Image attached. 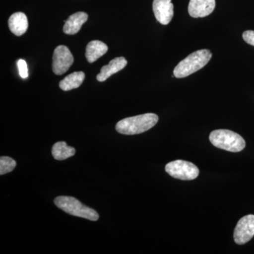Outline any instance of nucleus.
<instances>
[{"instance_id":"14","label":"nucleus","mask_w":254,"mask_h":254,"mask_svg":"<svg viewBox=\"0 0 254 254\" xmlns=\"http://www.w3.org/2000/svg\"><path fill=\"white\" fill-rule=\"evenodd\" d=\"M85 79V73L83 71H76L68 75L63 81L60 82V88L63 91H68L78 88Z\"/></svg>"},{"instance_id":"16","label":"nucleus","mask_w":254,"mask_h":254,"mask_svg":"<svg viewBox=\"0 0 254 254\" xmlns=\"http://www.w3.org/2000/svg\"><path fill=\"white\" fill-rule=\"evenodd\" d=\"M16 161L7 156H1L0 158V175L11 173L16 168Z\"/></svg>"},{"instance_id":"5","label":"nucleus","mask_w":254,"mask_h":254,"mask_svg":"<svg viewBox=\"0 0 254 254\" xmlns=\"http://www.w3.org/2000/svg\"><path fill=\"white\" fill-rule=\"evenodd\" d=\"M165 171L175 179L193 180L199 175V170L190 162L177 160L167 164Z\"/></svg>"},{"instance_id":"17","label":"nucleus","mask_w":254,"mask_h":254,"mask_svg":"<svg viewBox=\"0 0 254 254\" xmlns=\"http://www.w3.org/2000/svg\"><path fill=\"white\" fill-rule=\"evenodd\" d=\"M17 65L20 76L22 78H27L28 76V67L26 61L23 60H19L18 61Z\"/></svg>"},{"instance_id":"15","label":"nucleus","mask_w":254,"mask_h":254,"mask_svg":"<svg viewBox=\"0 0 254 254\" xmlns=\"http://www.w3.org/2000/svg\"><path fill=\"white\" fill-rule=\"evenodd\" d=\"M76 153V149L73 147L68 146L64 141L58 142L52 148V154L57 160H66L73 156Z\"/></svg>"},{"instance_id":"4","label":"nucleus","mask_w":254,"mask_h":254,"mask_svg":"<svg viewBox=\"0 0 254 254\" xmlns=\"http://www.w3.org/2000/svg\"><path fill=\"white\" fill-rule=\"evenodd\" d=\"M55 204L65 213L87 219L91 221H97L99 215L95 210L81 203L79 200L71 196H58L55 199Z\"/></svg>"},{"instance_id":"1","label":"nucleus","mask_w":254,"mask_h":254,"mask_svg":"<svg viewBox=\"0 0 254 254\" xmlns=\"http://www.w3.org/2000/svg\"><path fill=\"white\" fill-rule=\"evenodd\" d=\"M158 122V116L155 114H143L120 120L117 124L116 130L122 134H139L153 128Z\"/></svg>"},{"instance_id":"13","label":"nucleus","mask_w":254,"mask_h":254,"mask_svg":"<svg viewBox=\"0 0 254 254\" xmlns=\"http://www.w3.org/2000/svg\"><path fill=\"white\" fill-rule=\"evenodd\" d=\"M108 47L103 42L93 41L87 45L86 58L88 63H93L102 56L106 54Z\"/></svg>"},{"instance_id":"8","label":"nucleus","mask_w":254,"mask_h":254,"mask_svg":"<svg viewBox=\"0 0 254 254\" xmlns=\"http://www.w3.org/2000/svg\"><path fill=\"white\" fill-rule=\"evenodd\" d=\"M153 10L159 23L168 25L173 19L174 5L171 0H153Z\"/></svg>"},{"instance_id":"11","label":"nucleus","mask_w":254,"mask_h":254,"mask_svg":"<svg viewBox=\"0 0 254 254\" xmlns=\"http://www.w3.org/2000/svg\"><path fill=\"white\" fill-rule=\"evenodd\" d=\"M88 15L83 11H78L71 15L65 22L63 31L65 34L75 35L81 30L83 23L88 21Z\"/></svg>"},{"instance_id":"12","label":"nucleus","mask_w":254,"mask_h":254,"mask_svg":"<svg viewBox=\"0 0 254 254\" xmlns=\"http://www.w3.org/2000/svg\"><path fill=\"white\" fill-rule=\"evenodd\" d=\"M8 23H9L10 31H11V33H14L15 36H22L27 31L28 18L24 13H14L10 16Z\"/></svg>"},{"instance_id":"7","label":"nucleus","mask_w":254,"mask_h":254,"mask_svg":"<svg viewBox=\"0 0 254 254\" xmlns=\"http://www.w3.org/2000/svg\"><path fill=\"white\" fill-rule=\"evenodd\" d=\"M254 236V215H248L241 218L234 232V240L239 245H245Z\"/></svg>"},{"instance_id":"6","label":"nucleus","mask_w":254,"mask_h":254,"mask_svg":"<svg viewBox=\"0 0 254 254\" xmlns=\"http://www.w3.org/2000/svg\"><path fill=\"white\" fill-rule=\"evenodd\" d=\"M73 63L71 51L65 46L55 48L53 57V71L56 75H63L69 69Z\"/></svg>"},{"instance_id":"3","label":"nucleus","mask_w":254,"mask_h":254,"mask_svg":"<svg viewBox=\"0 0 254 254\" xmlns=\"http://www.w3.org/2000/svg\"><path fill=\"white\" fill-rule=\"evenodd\" d=\"M209 139L214 146L233 153L242 151L246 146L245 139L230 130H215L210 133Z\"/></svg>"},{"instance_id":"2","label":"nucleus","mask_w":254,"mask_h":254,"mask_svg":"<svg viewBox=\"0 0 254 254\" xmlns=\"http://www.w3.org/2000/svg\"><path fill=\"white\" fill-rule=\"evenodd\" d=\"M212 58L209 50H200L191 53L185 59L182 60L174 69V76L185 78L204 67Z\"/></svg>"},{"instance_id":"18","label":"nucleus","mask_w":254,"mask_h":254,"mask_svg":"<svg viewBox=\"0 0 254 254\" xmlns=\"http://www.w3.org/2000/svg\"><path fill=\"white\" fill-rule=\"evenodd\" d=\"M242 36L246 43L254 46V31H245Z\"/></svg>"},{"instance_id":"10","label":"nucleus","mask_w":254,"mask_h":254,"mask_svg":"<svg viewBox=\"0 0 254 254\" xmlns=\"http://www.w3.org/2000/svg\"><path fill=\"white\" fill-rule=\"evenodd\" d=\"M127 65V60L123 57L115 58L111 60L108 65H105L101 68L100 72L97 75V80L100 82L106 81L112 75L123 69Z\"/></svg>"},{"instance_id":"9","label":"nucleus","mask_w":254,"mask_h":254,"mask_svg":"<svg viewBox=\"0 0 254 254\" xmlns=\"http://www.w3.org/2000/svg\"><path fill=\"white\" fill-rule=\"evenodd\" d=\"M215 0H190L189 14L193 18H203L208 16L214 11Z\"/></svg>"}]
</instances>
